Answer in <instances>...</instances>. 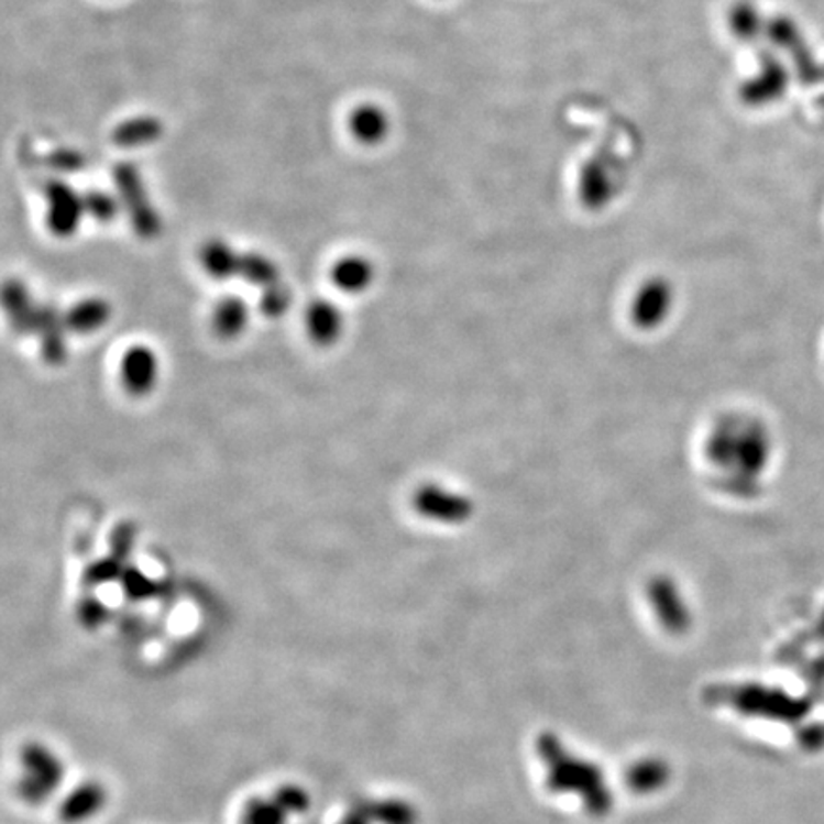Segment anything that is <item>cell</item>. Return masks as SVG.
Instances as JSON below:
<instances>
[{
  "label": "cell",
  "mask_w": 824,
  "mask_h": 824,
  "mask_svg": "<svg viewBox=\"0 0 824 824\" xmlns=\"http://www.w3.org/2000/svg\"><path fill=\"white\" fill-rule=\"evenodd\" d=\"M249 325V306L239 296H226L216 304L212 329L222 340H235Z\"/></svg>",
  "instance_id": "cell-8"
},
{
  "label": "cell",
  "mask_w": 824,
  "mask_h": 824,
  "mask_svg": "<svg viewBox=\"0 0 824 824\" xmlns=\"http://www.w3.org/2000/svg\"><path fill=\"white\" fill-rule=\"evenodd\" d=\"M237 277L256 285V287L267 288L277 285L279 281V267L273 264L272 260L259 254V252H241L239 260V272Z\"/></svg>",
  "instance_id": "cell-13"
},
{
  "label": "cell",
  "mask_w": 824,
  "mask_h": 824,
  "mask_svg": "<svg viewBox=\"0 0 824 824\" xmlns=\"http://www.w3.org/2000/svg\"><path fill=\"white\" fill-rule=\"evenodd\" d=\"M122 579H124V586L129 590V594L134 595V597H145V595L153 594V590H155V584L136 569H127L122 573Z\"/></svg>",
  "instance_id": "cell-20"
},
{
  "label": "cell",
  "mask_w": 824,
  "mask_h": 824,
  "mask_svg": "<svg viewBox=\"0 0 824 824\" xmlns=\"http://www.w3.org/2000/svg\"><path fill=\"white\" fill-rule=\"evenodd\" d=\"M134 538H136V527L132 524H121L113 530V537H111V553L127 561L130 552H132V546H134Z\"/></svg>",
  "instance_id": "cell-19"
},
{
  "label": "cell",
  "mask_w": 824,
  "mask_h": 824,
  "mask_svg": "<svg viewBox=\"0 0 824 824\" xmlns=\"http://www.w3.org/2000/svg\"><path fill=\"white\" fill-rule=\"evenodd\" d=\"M44 197L48 202L46 223L56 237L67 239L79 230L83 216L87 215L85 197L77 194L69 184L62 179H48L44 184Z\"/></svg>",
  "instance_id": "cell-2"
},
{
  "label": "cell",
  "mask_w": 824,
  "mask_h": 824,
  "mask_svg": "<svg viewBox=\"0 0 824 824\" xmlns=\"http://www.w3.org/2000/svg\"><path fill=\"white\" fill-rule=\"evenodd\" d=\"M4 308L20 334H35L41 319V306L31 298L28 287L20 281H8L4 287Z\"/></svg>",
  "instance_id": "cell-5"
},
{
  "label": "cell",
  "mask_w": 824,
  "mask_h": 824,
  "mask_svg": "<svg viewBox=\"0 0 824 824\" xmlns=\"http://www.w3.org/2000/svg\"><path fill=\"white\" fill-rule=\"evenodd\" d=\"M163 132L165 127L157 117H132L113 130V142L119 147H144L161 140Z\"/></svg>",
  "instance_id": "cell-10"
},
{
  "label": "cell",
  "mask_w": 824,
  "mask_h": 824,
  "mask_svg": "<svg viewBox=\"0 0 824 824\" xmlns=\"http://www.w3.org/2000/svg\"><path fill=\"white\" fill-rule=\"evenodd\" d=\"M67 325L65 316L59 314L56 306L44 304L41 306V319L36 327V334L41 338V352L46 363L51 365H62L67 358Z\"/></svg>",
  "instance_id": "cell-4"
},
{
  "label": "cell",
  "mask_w": 824,
  "mask_h": 824,
  "mask_svg": "<svg viewBox=\"0 0 824 824\" xmlns=\"http://www.w3.org/2000/svg\"><path fill=\"white\" fill-rule=\"evenodd\" d=\"M416 509L422 516L438 517V519H452L460 516L462 506L451 495L438 487H422L415 496Z\"/></svg>",
  "instance_id": "cell-14"
},
{
  "label": "cell",
  "mask_w": 824,
  "mask_h": 824,
  "mask_svg": "<svg viewBox=\"0 0 824 824\" xmlns=\"http://www.w3.org/2000/svg\"><path fill=\"white\" fill-rule=\"evenodd\" d=\"M158 378V359L147 345H132L121 361L122 386L132 395L150 394Z\"/></svg>",
  "instance_id": "cell-3"
},
{
  "label": "cell",
  "mask_w": 824,
  "mask_h": 824,
  "mask_svg": "<svg viewBox=\"0 0 824 824\" xmlns=\"http://www.w3.org/2000/svg\"><path fill=\"white\" fill-rule=\"evenodd\" d=\"M124 563L127 561L117 558V556H109L103 560L96 561L92 565L88 567L87 582L88 584H101V582H109L111 579H116L119 574L124 573Z\"/></svg>",
  "instance_id": "cell-17"
},
{
  "label": "cell",
  "mask_w": 824,
  "mask_h": 824,
  "mask_svg": "<svg viewBox=\"0 0 824 824\" xmlns=\"http://www.w3.org/2000/svg\"><path fill=\"white\" fill-rule=\"evenodd\" d=\"M83 197H85L87 215L92 216L94 220H98L100 223L113 222L117 215H119L121 202L117 201L113 195L94 189V191H88Z\"/></svg>",
  "instance_id": "cell-15"
},
{
  "label": "cell",
  "mask_w": 824,
  "mask_h": 824,
  "mask_svg": "<svg viewBox=\"0 0 824 824\" xmlns=\"http://www.w3.org/2000/svg\"><path fill=\"white\" fill-rule=\"evenodd\" d=\"M202 270L215 281L231 279L239 272L241 252H237L231 244L220 239H210L199 251Z\"/></svg>",
  "instance_id": "cell-7"
},
{
  "label": "cell",
  "mask_w": 824,
  "mask_h": 824,
  "mask_svg": "<svg viewBox=\"0 0 824 824\" xmlns=\"http://www.w3.org/2000/svg\"><path fill=\"white\" fill-rule=\"evenodd\" d=\"M350 132L361 144L374 145L384 140L387 132L386 113L373 103H365L353 109L350 121Z\"/></svg>",
  "instance_id": "cell-12"
},
{
  "label": "cell",
  "mask_w": 824,
  "mask_h": 824,
  "mask_svg": "<svg viewBox=\"0 0 824 824\" xmlns=\"http://www.w3.org/2000/svg\"><path fill=\"white\" fill-rule=\"evenodd\" d=\"M113 178H116L119 197H121V207L127 210L134 231L142 239H155L163 228L161 216L151 205L150 195H147L138 166L129 161L117 163Z\"/></svg>",
  "instance_id": "cell-1"
},
{
  "label": "cell",
  "mask_w": 824,
  "mask_h": 824,
  "mask_svg": "<svg viewBox=\"0 0 824 824\" xmlns=\"http://www.w3.org/2000/svg\"><path fill=\"white\" fill-rule=\"evenodd\" d=\"M306 329L316 344L332 345L342 334L344 317L332 301H311L306 311Z\"/></svg>",
  "instance_id": "cell-6"
},
{
  "label": "cell",
  "mask_w": 824,
  "mask_h": 824,
  "mask_svg": "<svg viewBox=\"0 0 824 824\" xmlns=\"http://www.w3.org/2000/svg\"><path fill=\"white\" fill-rule=\"evenodd\" d=\"M46 165L51 166L52 171H59V173H79L87 165V158L79 151L56 150L52 151L51 155L46 157Z\"/></svg>",
  "instance_id": "cell-18"
},
{
  "label": "cell",
  "mask_w": 824,
  "mask_h": 824,
  "mask_svg": "<svg viewBox=\"0 0 824 824\" xmlns=\"http://www.w3.org/2000/svg\"><path fill=\"white\" fill-rule=\"evenodd\" d=\"M293 304V293L285 285H272L264 288V295L260 298V309L267 317H281Z\"/></svg>",
  "instance_id": "cell-16"
},
{
  "label": "cell",
  "mask_w": 824,
  "mask_h": 824,
  "mask_svg": "<svg viewBox=\"0 0 824 824\" xmlns=\"http://www.w3.org/2000/svg\"><path fill=\"white\" fill-rule=\"evenodd\" d=\"M374 272L371 262L361 256H345L332 265L330 279L342 293L358 295L373 283Z\"/></svg>",
  "instance_id": "cell-9"
},
{
  "label": "cell",
  "mask_w": 824,
  "mask_h": 824,
  "mask_svg": "<svg viewBox=\"0 0 824 824\" xmlns=\"http://www.w3.org/2000/svg\"><path fill=\"white\" fill-rule=\"evenodd\" d=\"M111 317V306L101 298H87V300L75 304L67 314H65V325L72 332L77 334H90L100 330L103 325H108Z\"/></svg>",
  "instance_id": "cell-11"
}]
</instances>
